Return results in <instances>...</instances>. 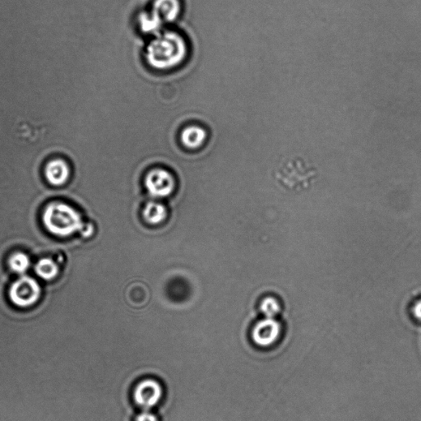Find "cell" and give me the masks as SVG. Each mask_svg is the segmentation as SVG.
Wrapping results in <instances>:
<instances>
[{"label": "cell", "mask_w": 421, "mask_h": 421, "mask_svg": "<svg viewBox=\"0 0 421 421\" xmlns=\"http://www.w3.org/2000/svg\"><path fill=\"white\" fill-rule=\"evenodd\" d=\"M44 175L50 186L62 187L66 186L70 179V167L64 159L55 158L47 163Z\"/></svg>", "instance_id": "9"}, {"label": "cell", "mask_w": 421, "mask_h": 421, "mask_svg": "<svg viewBox=\"0 0 421 421\" xmlns=\"http://www.w3.org/2000/svg\"><path fill=\"white\" fill-rule=\"evenodd\" d=\"M282 326L275 319L261 320L253 329V340L257 346L268 347L278 341L281 336Z\"/></svg>", "instance_id": "7"}, {"label": "cell", "mask_w": 421, "mask_h": 421, "mask_svg": "<svg viewBox=\"0 0 421 421\" xmlns=\"http://www.w3.org/2000/svg\"><path fill=\"white\" fill-rule=\"evenodd\" d=\"M260 309L266 317L275 319L281 311L280 303L273 297L266 298L262 302Z\"/></svg>", "instance_id": "14"}, {"label": "cell", "mask_w": 421, "mask_h": 421, "mask_svg": "<svg viewBox=\"0 0 421 421\" xmlns=\"http://www.w3.org/2000/svg\"><path fill=\"white\" fill-rule=\"evenodd\" d=\"M188 46L186 39L178 32L158 34L149 43L145 57L149 66L159 71L178 68L186 61Z\"/></svg>", "instance_id": "1"}, {"label": "cell", "mask_w": 421, "mask_h": 421, "mask_svg": "<svg viewBox=\"0 0 421 421\" xmlns=\"http://www.w3.org/2000/svg\"><path fill=\"white\" fill-rule=\"evenodd\" d=\"M145 186L150 195L156 199H165L173 195L175 188V179L170 171L156 168L146 176Z\"/></svg>", "instance_id": "6"}, {"label": "cell", "mask_w": 421, "mask_h": 421, "mask_svg": "<svg viewBox=\"0 0 421 421\" xmlns=\"http://www.w3.org/2000/svg\"><path fill=\"white\" fill-rule=\"evenodd\" d=\"M8 265L14 273L21 274L27 272L31 265V260L26 253L18 252L11 255Z\"/></svg>", "instance_id": "13"}, {"label": "cell", "mask_w": 421, "mask_h": 421, "mask_svg": "<svg viewBox=\"0 0 421 421\" xmlns=\"http://www.w3.org/2000/svg\"><path fill=\"white\" fill-rule=\"evenodd\" d=\"M180 11V0H154L151 14L141 16V28L147 32H155L162 23L177 19Z\"/></svg>", "instance_id": "4"}, {"label": "cell", "mask_w": 421, "mask_h": 421, "mask_svg": "<svg viewBox=\"0 0 421 421\" xmlns=\"http://www.w3.org/2000/svg\"><path fill=\"white\" fill-rule=\"evenodd\" d=\"M162 389L157 381L146 380L137 386L135 400L145 411L151 409L160 402Z\"/></svg>", "instance_id": "8"}, {"label": "cell", "mask_w": 421, "mask_h": 421, "mask_svg": "<svg viewBox=\"0 0 421 421\" xmlns=\"http://www.w3.org/2000/svg\"><path fill=\"white\" fill-rule=\"evenodd\" d=\"M207 137V132L204 128L195 126L184 128L180 135V139L186 148L197 149L205 144Z\"/></svg>", "instance_id": "10"}, {"label": "cell", "mask_w": 421, "mask_h": 421, "mask_svg": "<svg viewBox=\"0 0 421 421\" xmlns=\"http://www.w3.org/2000/svg\"><path fill=\"white\" fill-rule=\"evenodd\" d=\"M41 295V287L30 277H23L12 285L10 290L11 302L17 306L26 308L35 304Z\"/></svg>", "instance_id": "5"}, {"label": "cell", "mask_w": 421, "mask_h": 421, "mask_svg": "<svg viewBox=\"0 0 421 421\" xmlns=\"http://www.w3.org/2000/svg\"><path fill=\"white\" fill-rule=\"evenodd\" d=\"M36 273L39 277L44 280H51L57 276L59 267L52 260L42 259L38 261L35 267Z\"/></svg>", "instance_id": "12"}, {"label": "cell", "mask_w": 421, "mask_h": 421, "mask_svg": "<svg viewBox=\"0 0 421 421\" xmlns=\"http://www.w3.org/2000/svg\"><path fill=\"white\" fill-rule=\"evenodd\" d=\"M135 421H159L157 416L151 413L148 411L141 412L139 415H137Z\"/></svg>", "instance_id": "15"}, {"label": "cell", "mask_w": 421, "mask_h": 421, "mask_svg": "<svg viewBox=\"0 0 421 421\" xmlns=\"http://www.w3.org/2000/svg\"><path fill=\"white\" fill-rule=\"evenodd\" d=\"M42 223L49 234L66 239L84 230L86 223L81 213L63 202H51L42 213Z\"/></svg>", "instance_id": "2"}, {"label": "cell", "mask_w": 421, "mask_h": 421, "mask_svg": "<svg viewBox=\"0 0 421 421\" xmlns=\"http://www.w3.org/2000/svg\"><path fill=\"white\" fill-rule=\"evenodd\" d=\"M316 167L300 157L285 159L278 166L277 182L283 190L302 193L311 188L317 179Z\"/></svg>", "instance_id": "3"}, {"label": "cell", "mask_w": 421, "mask_h": 421, "mask_svg": "<svg viewBox=\"0 0 421 421\" xmlns=\"http://www.w3.org/2000/svg\"><path fill=\"white\" fill-rule=\"evenodd\" d=\"M168 212L166 206L160 202L152 201L146 204L143 210V217L150 225L157 226L166 221Z\"/></svg>", "instance_id": "11"}, {"label": "cell", "mask_w": 421, "mask_h": 421, "mask_svg": "<svg viewBox=\"0 0 421 421\" xmlns=\"http://www.w3.org/2000/svg\"><path fill=\"white\" fill-rule=\"evenodd\" d=\"M412 313L416 320L421 322V300L416 302L414 306L412 307Z\"/></svg>", "instance_id": "16"}]
</instances>
